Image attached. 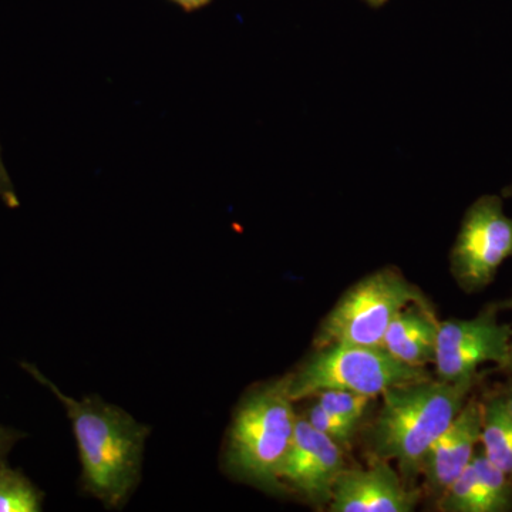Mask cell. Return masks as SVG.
Returning <instances> with one entry per match:
<instances>
[{"label": "cell", "mask_w": 512, "mask_h": 512, "mask_svg": "<svg viewBox=\"0 0 512 512\" xmlns=\"http://www.w3.org/2000/svg\"><path fill=\"white\" fill-rule=\"evenodd\" d=\"M20 366L63 403L72 421L86 493L110 510L123 508L140 483L150 427L99 396H67L32 363Z\"/></svg>", "instance_id": "6da1fadb"}, {"label": "cell", "mask_w": 512, "mask_h": 512, "mask_svg": "<svg viewBox=\"0 0 512 512\" xmlns=\"http://www.w3.org/2000/svg\"><path fill=\"white\" fill-rule=\"evenodd\" d=\"M481 375L456 382L427 379L397 384L382 393V409L370 430V453L397 461L404 483L414 487L434 441L456 419Z\"/></svg>", "instance_id": "7a4b0ae2"}, {"label": "cell", "mask_w": 512, "mask_h": 512, "mask_svg": "<svg viewBox=\"0 0 512 512\" xmlns=\"http://www.w3.org/2000/svg\"><path fill=\"white\" fill-rule=\"evenodd\" d=\"M291 373L245 394L228 431V473L268 493H278L282 466L295 436L296 416L289 396Z\"/></svg>", "instance_id": "3957f363"}, {"label": "cell", "mask_w": 512, "mask_h": 512, "mask_svg": "<svg viewBox=\"0 0 512 512\" xmlns=\"http://www.w3.org/2000/svg\"><path fill=\"white\" fill-rule=\"evenodd\" d=\"M427 377L426 367L406 365L383 348L333 343L315 349L291 373L289 396L296 403L323 390H345L375 399L389 387Z\"/></svg>", "instance_id": "277c9868"}, {"label": "cell", "mask_w": 512, "mask_h": 512, "mask_svg": "<svg viewBox=\"0 0 512 512\" xmlns=\"http://www.w3.org/2000/svg\"><path fill=\"white\" fill-rule=\"evenodd\" d=\"M430 306L399 269L386 266L360 279L339 299L316 333L315 349L333 343L382 348L394 318L409 305Z\"/></svg>", "instance_id": "5b68a950"}, {"label": "cell", "mask_w": 512, "mask_h": 512, "mask_svg": "<svg viewBox=\"0 0 512 512\" xmlns=\"http://www.w3.org/2000/svg\"><path fill=\"white\" fill-rule=\"evenodd\" d=\"M512 258V218L495 195L478 198L468 208L451 249V272L466 292H477L494 281L500 266Z\"/></svg>", "instance_id": "8992f818"}, {"label": "cell", "mask_w": 512, "mask_h": 512, "mask_svg": "<svg viewBox=\"0 0 512 512\" xmlns=\"http://www.w3.org/2000/svg\"><path fill=\"white\" fill-rule=\"evenodd\" d=\"M498 305L488 306L474 319L439 323L437 376L446 382L478 375V367L491 362L510 372L512 328L498 322Z\"/></svg>", "instance_id": "52a82bcc"}, {"label": "cell", "mask_w": 512, "mask_h": 512, "mask_svg": "<svg viewBox=\"0 0 512 512\" xmlns=\"http://www.w3.org/2000/svg\"><path fill=\"white\" fill-rule=\"evenodd\" d=\"M345 468L343 448L298 417L292 446L279 474L282 485L309 503H330L333 487Z\"/></svg>", "instance_id": "ba28073f"}, {"label": "cell", "mask_w": 512, "mask_h": 512, "mask_svg": "<svg viewBox=\"0 0 512 512\" xmlns=\"http://www.w3.org/2000/svg\"><path fill=\"white\" fill-rule=\"evenodd\" d=\"M421 490L404 483L389 461L373 458L369 468L343 470L330 498L332 512H410Z\"/></svg>", "instance_id": "9c48e42d"}, {"label": "cell", "mask_w": 512, "mask_h": 512, "mask_svg": "<svg viewBox=\"0 0 512 512\" xmlns=\"http://www.w3.org/2000/svg\"><path fill=\"white\" fill-rule=\"evenodd\" d=\"M483 429V400L470 397L446 431L434 441L421 464L424 488L439 501L473 460Z\"/></svg>", "instance_id": "30bf717a"}, {"label": "cell", "mask_w": 512, "mask_h": 512, "mask_svg": "<svg viewBox=\"0 0 512 512\" xmlns=\"http://www.w3.org/2000/svg\"><path fill=\"white\" fill-rule=\"evenodd\" d=\"M439 323L431 306L413 303L390 323L382 348L406 365L426 367L436 360Z\"/></svg>", "instance_id": "8fae6325"}, {"label": "cell", "mask_w": 512, "mask_h": 512, "mask_svg": "<svg viewBox=\"0 0 512 512\" xmlns=\"http://www.w3.org/2000/svg\"><path fill=\"white\" fill-rule=\"evenodd\" d=\"M480 443L485 457L512 477V417L493 393L483 400Z\"/></svg>", "instance_id": "7c38bea8"}, {"label": "cell", "mask_w": 512, "mask_h": 512, "mask_svg": "<svg viewBox=\"0 0 512 512\" xmlns=\"http://www.w3.org/2000/svg\"><path fill=\"white\" fill-rule=\"evenodd\" d=\"M45 493L22 470L0 464V512H39Z\"/></svg>", "instance_id": "4fadbf2b"}, {"label": "cell", "mask_w": 512, "mask_h": 512, "mask_svg": "<svg viewBox=\"0 0 512 512\" xmlns=\"http://www.w3.org/2000/svg\"><path fill=\"white\" fill-rule=\"evenodd\" d=\"M437 504L446 512H495L493 501L471 463L441 495Z\"/></svg>", "instance_id": "5bb4252c"}, {"label": "cell", "mask_w": 512, "mask_h": 512, "mask_svg": "<svg viewBox=\"0 0 512 512\" xmlns=\"http://www.w3.org/2000/svg\"><path fill=\"white\" fill-rule=\"evenodd\" d=\"M471 464L488 497L493 501L495 512L512 511V477L495 467L483 451H476Z\"/></svg>", "instance_id": "9a60e30c"}, {"label": "cell", "mask_w": 512, "mask_h": 512, "mask_svg": "<svg viewBox=\"0 0 512 512\" xmlns=\"http://www.w3.org/2000/svg\"><path fill=\"white\" fill-rule=\"evenodd\" d=\"M316 396H318V402L316 403H319L326 412L336 414V416L357 424V426L365 416L369 403L373 400V397L345 392V390H323Z\"/></svg>", "instance_id": "2e32d148"}, {"label": "cell", "mask_w": 512, "mask_h": 512, "mask_svg": "<svg viewBox=\"0 0 512 512\" xmlns=\"http://www.w3.org/2000/svg\"><path fill=\"white\" fill-rule=\"evenodd\" d=\"M309 423L315 427L320 433L328 436L329 439L338 443L342 448H349L352 444L353 437H355L357 424L350 423V421L342 419V417L336 416L326 412L319 403L309 410L305 417Z\"/></svg>", "instance_id": "e0dca14e"}, {"label": "cell", "mask_w": 512, "mask_h": 512, "mask_svg": "<svg viewBox=\"0 0 512 512\" xmlns=\"http://www.w3.org/2000/svg\"><path fill=\"white\" fill-rule=\"evenodd\" d=\"M0 200L3 201L6 207L12 208V210H15L20 205L8 170H6L5 164H3L2 147H0Z\"/></svg>", "instance_id": "ac0fdd59"}, {"label": "cell", "mask_w": 512, "mask_h": 512, "mask_svg": "<svg viewBox=\"0 0 512 512\" xmlns=\"http://www.w3.org/2000/svg\"><path fill=\"white\" fill-rule=\"evenodd\" d=\"M23 437H26L23 431L0 424V464L8 461L10 451Z\"/></svg>", "instance_id": "d6986e66"}, {"label": "cell", "mask_w": 512, "mask_h": 512, "mask_svg": "<svg viewBox=\"0 0 512 512\" xmlns=\"http://www.w3.org/2000/svg\"><path fill=\"white\" fill-rule=\"evenodd\" d=\"M498 400H500L501 404H503L504 409L507 410V413L512 417V382L505 384V386L500 387L497 392L493 393Z\"/></svg>", "instance_id": "ffe728a7"}, {"label": "cell", "mask_w": 512, "mask_h": 512, "mask_svg": "<svg viewBox=\"0 0 512 512\" xmlns=\"http://www.w3.org/2000/svg\"><path fill=\"white\" fill-rule=\"evenodd\" d=\"M171 2L177 3L178 6H181L187 12H194V10L210 5L212 0H171Z\"/></svg>", "instance_id": "44dd1931"}, {"label": "cell", "mask_w": 512, "mask_h": 512, "mask_svg": "<svg viewBox=\"0 0 512 512\" xmlns=\"http://www.w3.org/2000/svg\"><path fill=\"white\" fill-rule=\"evenodd\" d=\"M500 308L511 309L512 311V298L508 299L503 303H500ZM510 372H512V343H511V355H510Z\"/></svg>", "instance_id": "7402d4cb"}, {"label": "cell", "mask_w": 512, "mask_h": 512, "mask_svg": "<svg viewBox=\"0 0 512 512\" xmlns=\"http://www.w3.org/2000/svg\"><path fill=\"white\" fill-rule=\"evenodd\" d=\"M366 2L369 3L370 6H373V8H379V6L384 5L387 0H366Z\"/></svg>", "instance_id": "603a6c76"}, {"label": "cell", "mask_w": 512, "mask_h": 512, "mask_svg": "<svg viewBox=\"0 0 512 512\" xmlns=\"http://www.w3.org/2000/svg\"><path fill=\"white\" fill-rule=\"evenodd\" d=\"M504 197H512V184L508 185L507 188L503 191Z\"/></svg>", "instance_id": "cb8c5ba5"}]
</instances>
